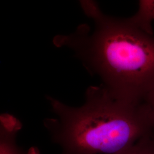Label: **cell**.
<instances>
[{
	"instance_id": "obj_1",
	"label": "cell",
	"mask_w": 154,
	"mask_h": 154,
	"mask_svg": "<svg viewBox=\"0 0 154 154\" xmlns=\"http://www.w3.org/2000/svg\"><path fill=\"white\" fill-rule=\"evenodd\" d=\"M81 5L93 20V30L81 25L71 34L56 36L54 44L73 50L113 97L142 103L154 86V35L129 18L106 15L94 1H82Z\"/></svg>"
},
{
	"instance_id": "obj_2",
	"label": "cell",
	"mask_w": 154,
	"mask_h": 154,
	"mask_svg": "<svg viewBox=\"0 0 154 154\" xmlns=\"http://www.w3.org/2000/svg\"><path fill=\"white\" fill-rule=\"evenodd\" d=\"M47 99L55 117L44 125L60 154H116L154 133L146 105L116 99L102 85L90 86L80 107Z\"/></svg>"
},
{
	"instance_id": "obj_3",
	"label": "cell",
	"mask_w": 154,
	"mask_h": 154,
	"mask_svg": "<svg viewBox=\"0 0 154 154\" xmlns=\"http://www.w3.org/2000/svg\"><path fill=\"white\" fill-rule=\"evenodd\" d=\"M22 128L21 122L14 116L3 114L0 117V154H41L36 147L23 149L17 137Z\"/></svg>"
},
{
	"instance_id": "obj_4",
	"label": "cell",
	"mask_w": 154,
	"mask_h": 154,
	"mask_svg": "<svg viewBox=\"0 0 154 154\" xmlns=\"http://www.w3.org/2000/svg\"><path fill=\"white\" fill-rule=\"evenodd\" d=\"M129 18L138 28L154 35L152 27V22L154 20V0L140 1L138 11Z\"/></svg>"
},
{
	"instance_id": "obj_5",
	"label": "cell",
	"mask_w": 154,
	"mask_h": 154,
	"mask_svg": "<svg viewBox=\"0 0 154 154\" xmlns=\"http://www.w3.org/2000/svg\"><path fill=\"white\" fill-rule=\"evenodd\" d=\"M114 154H154V133L142 138L129 147Z\"/></svg>"
},
{
	"instance_id": "obj_6",
	"label": "cell",
	"mask_w": 154,
	"mask_h": 154,
	"mask_svg": "<svg viewBox=\"0 0 154 154\" xmlns=\"http://www.w3.org/2000/svg\"><path fill=\"white\" fill-rule=\"evenodd\" d=\"M143 103L148 107L154 120V86L147 95Z\"/></svg>"
}]
</instances>
